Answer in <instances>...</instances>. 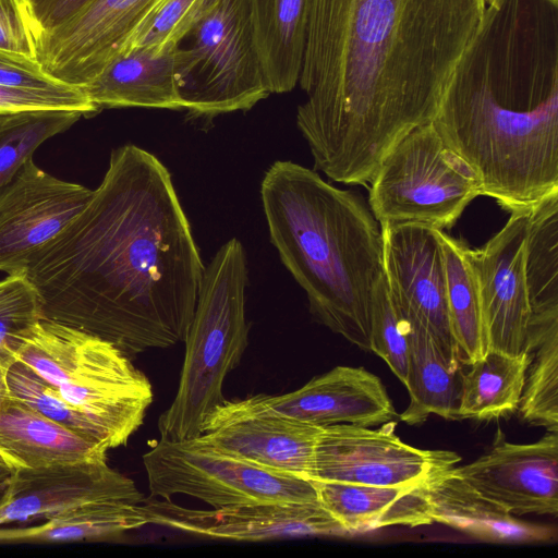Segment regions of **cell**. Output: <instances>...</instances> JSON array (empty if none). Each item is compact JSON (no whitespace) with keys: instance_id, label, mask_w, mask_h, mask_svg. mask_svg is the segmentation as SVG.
<instances>
[{"instance_id":"cell-1","label":"cell","mask_w":558,"mask_h":558,"mask_svg":"<svg viewBox=\"0 0 558 558\" xmlns=\"http://www.w3.org/2000/svg\"><path fill=\"white\" fill-rule=\"evenodd\" d=\"M486 0H310L296 126L333 182L368 185L433 122Z\"/></svg>"},{"instance_id":"cell-2","label":"cell","mask_w":558,"mask_h":558,"mask_svg":"<svg viewBox=\"0 0 558 558\" xmlns=\"http://www.w3.org/2000/svg\"><path fill=\"white\" fill-rule=\"evenodd\" d=\"M204 268L169 170L126 144L112 150L85 208L23 274L41 318L97 336L131 359L184 342Z\"/></svg>"},{"instance_id":"cell-3","label":"cell","mask_w":558,"mask_h":558,"mask_svg":"<svg viewBox=\"0 0 558 558\" xmlns=\"http://www.w3.org/2000/svg\"><path fill=\"white\" fill-rule=\"evenodd\" d=\"M260 199L270 242L304 290L313 318L371 351L372 299L384 276V247L366 199L289 160L267 169Z\"/></svg>"},{"instance_id":"cell-4","label":"cell","mask_w":558,"mask_h":558,"mask_svg":"<svg viewBox=\"0 0 558 558\" xmlns=\"http://www.w3.org/2000/svg\"><path fill=\"white\" fill-rule=\"evenodd\" d=\"M468 255L475 274L485 349L530 353L558 330V193L509 213Z\"/></svg>"},{"instance_id":"cell-5","label":"cell","mask_w":558,"mask_h":558,"mask_svg":"<svg viewBox=\"0 0 558 558\" xmlns=\"http://www.w3.org/2000/svg\"><path fill=\"white\" fill-rule=\"evenodd\" d=\"M246 284L245 251L239 240L230 239L204 268L184 340L179 387L158 420L161 438L199 437L207 418L227 401L222 392L225 378L240 363L248 344Z\"/></svg>"},{"instance_id":"cell-6","label":"cell","mask_w":558,"mask_h":558,"mask_svg":"<svg viewBox=\"0 0 558 558\" xmlns=\"http://www.w3.org/2000/svg\"><path fill=\"white\" fill-rule=\"evenodd\" d=\"M16 361L102 430L111 449L126 445L153 402L148 378L128 355L97 336L61 323L39 319L23 336Z\"/></svg>"},{"instance_id":"cell-7","label":"cell","mask_w":558,"mask_h":558,"mask_svg":"<svg viewBox=\"0 0 558 558\" xmlns=\"http://www.w3.org/2000/svg\"><path fill=\"white\" fill-rule=\"evenodd\" d=\"M173 59L183 109L195 118L246 111L270 95L247 0H207Z\"/></svg>"},{"instance_id":"cell-8","label":"cell","mask_w":558,"mask_h":558,"mask_svg":"<svg viewBox=\"0 0 558 558\" xmlns=\"http://www.w3.org/2000/svg\"><path fill=\"white\" fill-rule=\"evenodd\" d=\"M368 206L384 225L450 229L482 195L475 173L442 140L433 122L404 136L368 183Z\"/></svg>"},{"instance_id":"cell-9","label":"cell","mask_w":558,"mask_h":558,"mask_svg":"<svg viewBox=\"0 0 558 558\" xmlns=\"http://www.w3.org/2000/svg\"><path fill=\"white\" fill-rule=\"evenodd\" d=\"M150 497L187 495L214 508L318 501L312 481L222 452L198 437L160 438L144 456Z\"/></svg>"},{"instance_id":"cell-10","label":"cell","mask_w":558,"mask_h":558,"mask_svg":"<svg viewBox=\"0 0 558 558\" xmlns=\"http://www.w3.org/2000/svg\"><path fill=\"white\" fill-rule=\"evenodd\" d=\"M396 422L380 428L339 424L322 429L311 481L376 486L423 485L461 460L453 451L426 450L403 442Z\"/></svg>"},{"instance_id":"cell-11","label":"cell","mask_w":558,"mask_h":558,"mask_svg":"<svg viewBox=\"0 0 558 558\" xmlns=\"http://www.w3.org/2000/svg\"><path fill=\"white\" fill-rule=\"evenodd\" d=\"M262 414L287 416L320 428L339 424L375 427L397 417L379 377L363 367L337 366L288 393L227 400L207 418L204 429L223 420Z\"/></svg>"},{"instance_id":"cell-12","label":"cell","mask_w":558,"mask_h":558,"mask_svg":"<svg viewBox=\"0 0 558 558\" xmlns=\"http://www.w3.org/2000/svg\"><path fill=\"white\" fill-rule=\"evenodd\" d=\"M165 0H92L70 20L34 40L44 72L83 88L123 52L131 38Z\"/></svg>"},{"instance_id":"cell-13","label":"cell","mask_w":558,"mask_h":558,"mask_svg":"<svg viewBox=\"0 0 558 558\" xmlns=\"http://www.w3.org/2000/svg\"><path fill=\"white\" fill-rule=\"evenodd\" d=\"M93 192L52 177L28 159L0 192V271L24 272L81 214Z\"/></svg>"},{"instance_id":"cell-14","label":"cell","mask_w":558,"mask_h":558,"mask_svg":"<svg viewBox=\"0 0 558 558\" xmlns=\"http://www.w3.org/2000/svg\"><path fill=\"white\" fill-rule=\"evenodd\" d=\"M138 506L147 523L204 537L255 542L294 536H351L319 501L258 502L203 510L150 497Z\"/></svg>"},{"instance_id":"cell-15","label":"cell","mask_w":558,"mask_h":558,"mask_svg":"<svg viewBox=\"0 0 558 558\" xmlns=\"http://www.w3.org/2000/svg\"><path fill=\"white\" fill-rule=\"evenodd\" d=\"M380 228L384 275L392 296L430 333L445 356L461 365L450 325L438 229L420 223Z\"/></svg>"},{"instance_id":"cell-16","label":"cell","mask_w":558,"mask_h":558,"mask_svg":"<svg viewBox=\"0 0 558 558\" xmlns=\"http://www.w3.org/2000/svg\"><path fill=\"white\" fill-rule=\"evenodd\" d=\"M453 472L514 515L558 513V432L513 444L498 430L490 450Z\"/></svg>"},{"instance_id":"cell-17","label":"cell","mask_w":558,"mask_h":558,"mask_svg":"<svg viewBox=\"0 0 558 558\" xmlns=\"http://www.w3.org/2000/svg\"><path fill=\"white\" fill-rule=\"evenodd\" d=\"M135 483L107 463V458L17 469L9 480L7 499L0 505V526L47 520L86 504L144 501Z\"/></svg>"},{"instance_id":"cell-18","label":"cell","mask_w":558,"mask_h":558,"mask_svg":"<svg viewBox=\"0 0 558 558\" xmlns=\"http://www.w3.org/2000/svg\"><path fill=\"white\" fill-rule=\"evenodd\" d=\"M322 429L287 416L262 414L214 423L198 438L228 454L311 481Z\"/></svg>"},{"instance_id":"cell-19","label":"cell","mask_w":558,"mask_h":558,"mask_svg":"<svg viewBox=\"0 0 558 558\" xmlns=\"http://www.w3.org/2000/svg\"><path fill=\"white\" fill-rule=\"evenodd\" d=\"M450 470L425 484L432 518L474 538L492 543H535L555 537V530L517 518L482 496Z\"/></svg>"},{"instance_id":"cell-20","label":"cell","mask_w":558,"mask_h":558,"mask_svg":"<svg viewBox=\"0 0 558 558\" xmlns=\"http://www.w3.org/2000/svg\"><path fill=\"white\" fill-rule=\"evenodd\" d=\"M108 450L54 423L13 395L0 407V458L13 471L104 459Z\"/></svg>"},{"instance_id":"cell-21","label":"cell","mask_w":558,"mask_h":558,"mask_svg":"<svg viewBox=\"0 0 558 558\" xmlns=\"http://www.w3.org/2000/svg\"><path fill=\"white\" fill-rule=\"evenodd\" d=\"M320 505L350 533L434 523L425 484L376 486L312 481Z\"/></svg>"},{"instance_id":"cell-22","label":"cell","mask_w":558,"mask_h":558,"mask_svg":"<svg viewBox=\"0 0 558 558\" xmlns=\"http://www.w3.org/2000/svg\"><path fill=\"white\" fill-rule=\"evenodd\" d=\"M82 90L98 110L124 107L183 110L174 75L173 49L159 53L125 51Z\"/></svg>"},{"instance_id":"cell-23","label":"cell","mask_w":558,"mask_h":558,"mask_svg":"<svg viewBox=\"0 0 558 558\" xmlns=\"http://www.w3.org/2000/svg\"><path fill=\"white\" fill-rule=\"evenodd\" d=\"M255 40L270 94L299 83L310 0H247Z\"/></svg>"},{"instance_id":"cell-24","label":"cell","mask_w":558,"mask_h":558,"mask_svg":"<svg viewBox=\"0 0 558 558\" xmlns=\"http://www.w3.org/2000/svg\"><path fill=\"white\" fill-rule=\"evenodd\" d=\"M402 313L408 320L405 386L410 403L400 420L409 425L421 424L430 414L457 420L461 365L451 363L430 333L415 318Z\"/></svg>"},{"instance_id":"cell-25","label":"cell","mask_w":558,"mask_h":558,"mask_svg":"<svg viewBox=\"0 0 558 558\" xmlns=\"http://www.w3.org/2000/svg\"><path fill=\"white\" fill-rule=\"evenodd\" d=\"M530 353L510 355L487 350L461 372L458 418L492 421L518 410L530 364Z\"/></svg>"},{"instance_id":"cell-26","label":"cell","mask_w":558,"mask_h":558,"mask_svg":"<svg viewBox=\"0 0 558 558\" xmlns=\"http://www.w3.org/2000/svg\"><path fill=\"white\" fill-rule=\"evenodd\" d=\"M147 524L140 506L124 501L86 504L44 523L0 527V542L69 543L105 541Z\"/></svg>"},{"instance_id":"cell-27","label":"cell","mask_w":558,"mask_h":558,"mask_svg":"<svg viewBox=\"0 0 558 558\" xmlns=\"http://www.w3.org/2000/svg\"><path fill=\"white\" fill-rule=\"evenodd\" d=\"M441 244L447 305L452 335L461 365L481 359L485 352L477 282L466 245L444 230H438Z\"/></svg>"},{"instance_id":"cell-28","label":"cell","mask_w":558,"mask_h":558,"mask_svg":"<svg viewBox=\"0 0 558 558\" xmlns=\"http://www.w3.org/2000/svg\"><path fill=\"white\" fill-rule=\"evenodd\" d=\"M84 116L77 110L38 109L0 114V192L35 150Z\"/></svg>"},{"instance_id":"cell-29","label":"cell","mask_w":558,"mask_h":558,"mask_svg":"<svg viewBox=\"0 0 558 558\" xmlns=\"http://www.w3.org/2000/svg\"><path fill=\"white\" fill-rule=\"evenodd\" d=\"M530 356L518 410L525 422L558 432V331L539 340Z\"/></svg>"},{"instance_id":"cell-30","label":"cell","mask_w":558,"mask_h":558,"mask_svg":"<svg viewBox=\"0 0 558 558\" xmlns=\"http://www.w3.org/2000/svg\"><path fill=\"white\" fill-rule=\"evenodd\" d=\"M8 383L11 393L37 412L66 429L111 449L108 437L86 416L68 404L57 391L33 369L21 362L9 368Z\"/></svg>"},{"instance_id":"cell-31","label":"cell","mask_w":558,"mask_h":558,"mask_svg":"<svg viewBox=\"0 0 558 558\" xmlns=\"http://www.w3.org/2000/svg\"><path fill=\"white\" fill-rule=\"evenodd\" d=\"M41 319L37 292L21 274L0 280V364L11 367L22 338Z\"/></svg>"},{"instance_id":"cell-32","label":"cell","mask_w":558,"mask_h":558,"mask_svg":"<svg viewBox=\"0 0 558 558\" xmlns=\"http://www.w3.org/2000/svg\"><path fill=\"white\" fill-rule=\"evenodd\" d=\"M371 351L381 357L398 379L405 385L408 320L392 296L385 275L372 299Z\"/></svg>"},{"instance_id":"cell-33","label":"cell","mask_w":558,"mask_h":558,"mask_svg":"<svg viewBox=\"0 0 558 558\" xmlns=\"http://www.w3.org/2000/svg\"><path fill=\"white\" fill-rule=\"evenodd\" d=\"M206 1L165 0L134 34L123 52L172 50L195 24Z\"/></svg>"},{"instance_id":"cell-34","label":"cell","mask_w":558,"mask_h":558,"mask_svg":"<svg viewBox=\"0 0 558 558\" xmlns=\"http://www.w3.org/2000/svg\"><path fill=\"white\" fill-rule=\"evenodd\" d=\"M38 109L77 110L85 117L99 111L82 88L68 86L58 90H31L0 85V114Z\"/></svg>"},{"instance_id":"cell-35","label":"cell","mask_w":558,"mask_h":558,"mask_svg":"<svg viewBox=\"0 0 558 558\" xmlns=\"http://www.w3.org/2000/svg\"><path fill=\"white\" fill-rule=\"evenodd\" d=\"M0 85L31 90H58L68 87L47 75L36 59L1 49Z\"/></svg>"},{"instance_id":"cell-36","label":"cell","mask_w":558,"mask_h":558,"mask_svg":"<svg viewBox=\"0 0 558 558\" xmlns=\"http://www.w3.org/2000/svg\"><path fill=\"white\" fill-rule=\"evenodd\" d=\"M92 0H23L21 9L33 41L84 9Z\"/></svg>"},{"instance_id":"cell-37","label":"cell","mask_w":558,"mask_h":558,"mask_svg":"<svg viewBox=\"0 0 558 558\" xmlns=\"http://www.w3.org/2000/svg\"><path fill=\"white\" fill-rule=\"evenodd\" d=\"M0 49L35 59L34 41L19 0H0Z\"/></svg>"},{"instance_id":"cell-38","label":"cell","mask_w":558,"mask_h":558,"mask_svg":"<svg viewBox=\"0 0 558 558\" xmlns=\"http://www.w3.org/2000/svg\"><path fill=\"white\" fill-rule=\"evenodd\" d=\"M9 366L0 364V407L12 396L8 383Z\"/></svg>"},{"instance_id":"cell-39","label":"cell","mask_w":558,"mask_h":558,"mask_svg":"<svg viewBox=\"0 0 558 558\" xmlns=\"http://www.w3.org/2000/svg\"><path fill=\"white\" fill-rule=\"evenodd\" d=\"M13 470L0 458V485L9 482Z\"/></svg>"},{"instance_id":"cell-40","label":"cell","mask_w":558,"mask_h":558,"mask_svg":"<svg viewBox=\"0 0 558 558\" xmlns=\"http://www.w3.org/2000/svg\"><path fill=\"white\" fill-rule=\"evenodd\" d=\"M8 484L9 482L0 485V505H2L7 499Z\"/></svg>"},{"instance_id":"cell-41","label":"cell","mask_w":558,"mask_h":558,"mask_svg":"<svg viewBox=\"0 0 558 558\" xmlns=\"http://www.w3.org/2000/svg\"><path fill=\"white\" fill-rule=\"evenodd\" d=\"M23 0H19L20 4L22 3Z\"/></svg>"},{"instance_id":"cell-42","label":"cell","mask_w":558,"mask_h":558,"mask_svg":"<svg viewBox=\"0 0 558 558\" xmlns=\"http://www.w3.org/2000/svg\"><path fill=\"white\" fill-rule=\"evenodd\" d=\"M487 1V0H486Z\"/></svg>"}]
</instances>
